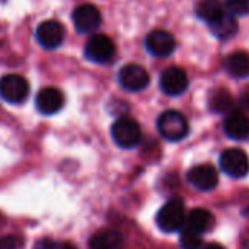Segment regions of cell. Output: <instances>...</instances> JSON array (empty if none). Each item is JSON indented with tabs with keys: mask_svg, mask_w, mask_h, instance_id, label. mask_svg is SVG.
<instances>
[{
	"mask_svg": "<svg viewBox=\"0 0 249 249\" xmlns=\"http://www.w3.org/2000/svg\"><path fill=\"white\" fill-rule=\"evenodd\" d=\"M157 128L160 135L172 142L183 140L189 132L186 117L176 110H167L161 113L157 120Z\"/></svg>",
	"mask_w": 249,
	"mask_h": 249,
	"instance_id": "cell-1",
	"label": "cell"
},
{
	"mask_svg": "<svg viewBox=\"0 0 249 249\" xmlns=\"http://www.w3.org/2000/svg\"><path fill=\"white\" fill-rule=\"evenodd\" d=\"M185 220V204L179 196L169 199L157 213V226L166 233L182 230Z\"/></svg>",
	"mask_w": 249,
	"mask_h": 249,
	"instance_id": "cell-2",
	"label": "cell"
},
{
	"mask_svg": "<svg viewBox=\"0 0 249 249\" xmlns=\"http://www.w3.org/2000/svg\"><path fill=\"white\" fill-rule=\"evenodd\" d=\"M113 141L122 148H132L138 145L141 140V126L140 123L131 117H120L111 126Z\"/></svg>",
	"mask_w": 249,
	"mask_h": 249,
	"instance_id": "cell-3",
	"label": "cell"
},
{
	"mask_svg": "<svg viewBox=\"0 0 249 249\" xmlns=\"http://www.w3.org/2000/svg\"><path fill=\"white\" fill-rule=\"evenodd\" d=\"M30 94V84L21 75H5L0 79V97L11 104H21Z\"/></svg>",
	"mask_w": 249,
	"mask_h": 249,
	"instance_id": "cell-4",
	"label": "cell"
},
{
	"mask_svg": "<svg viewBox=\"0 0 249 249\" xmlns=\"http://www.w3.org/2000/svg\"><path fill=\"white\" fill-rule=\"evenodd\" d=\"M84 54L94 63H107L114 56V44L110 37L104 34H95L87 41Z\"/></svg>",
	"mask_w": 249,
	"mask_h": 249,
	"instance_id": "cell-5",
	"label": "cell"
},
{
	"mask_svg": "<svg viewBox=\"0 0 249 249\" xmlns=\"http://www.w3.org/2000/svg\"><path fill=\"white\" fill-rule=\"evenodd\" d=\"M220 166L226 175L236 179L245 178L249 173V159L239 148L226 150L220 157Z\"/></svg>",
	"mask_w": 249,
	"mask_h": 249,
	"instance_id": "cell-6",
	"label": "cell"
},
{
	"mask_svg": "<svg viewBox=\"0 0 249 249\" xmlns=\"http://www.w3.org/2000/svg\"><path fill=\"white\" fill-rule=\"evenodd\" d=\"M119 84L128 91L137 92L148 87L150 84V75L148 72L137 65V63H129L124 65L120 72H119Z\"/></svg>",
	"mask_w": 249,
	"mask_h": 249,
	"instance_id": "cell-7",
	"label": "cell"
},
{
	"mask_svg": "<svg viewBox=\"0 0 249 249\" xmlns=\"http://www.w3.org/2000/svg\"><path fill=\"white\" fill-rule=\"evenodd\" d=\"M72 19H73V25L78 33L89 34V33H94L98 30V27L101 24V14L94 5L85 3V5L78 6L73 11Z\"/></svg>",
	"mask_w": 249,
	"mask_h": 249,
	"instance_id": "cell-8",
	"label": "cell"
},
{
	"mask_svg": "<svg viewBox=\"0 0 249 249\" xmlns=\"http://www.w3.org/2000/svg\"><path fill=\"white\" fill-rule=\"evenodd\" d=\"M188 85H189V79H188L186 72L178 66L167 68L160 76L161 91L167 95H172V97L183 94L186 91Z\"/></svg>",
	"mask_w": 249,
	"mask_h": 249,
	"instance_id": "cell-9",
	"label": "cell"
},
{
	"mask_svg": "<svg viewBox=\"0 0 249 249\" xmlns=\"http://www.w3.org/2000/svg\"><path fill=\"white\" fill-rule=\"evenodd\" d=\"M147 50L157 57H166L172 54L176 49L175 37L164 30H154L145 38Z\"/></svg>",
	"mask_w": 249,
	"mask_h": 249,
	"instance_id": "cell-10",
	"label": "cell"
},
{
	"mask_svg": "<svg viewBox=\"0 0 249 249\" xmlns=\"http://www.w3.org/2000/svg\"><path fill=\"white\" fill-rule=\"evenodd\" d=\"M65 37V28L57 21H44L36 30V38L44 49H56L62 44Z\"/></svg>",
	"mask_w": 249,
	"mask_h": 249,
	"instance_id": "cell-11",
	"label": "cell"
},
{
	"mask_svg": "<svg viewBox=\"0 0 249 249\" xmlns=\"http://www.w3.org/2000/svg\"><path fill=\"white\" fill-rule=\"evenodd\" d=\"M188 182L198 191H213L218 183V173L210 164L195 166L188 172Z\"/></svg>",
	"mask_w": 249,
	"mask_h": 249,
	"instance_id": "cell-12",
	"label": "cell"
},
{
	"mask_svg": "<svg viewBox=\"0 0 249 249\" xmlns=\"http://www.w3.org/2000/svg\"><path fill=\"white\" fill-rule=\"evenodd\" d=\"M65 98L63 94L53 87L43 88L36 98V107L41 114H54L63 107Z\"/></svg>",
	"mask_w": 249,
	"mask_h": 249,
	"instance_id": "cell-13",
	"label": "cell"
},
{
	"mask_svg": "<svg viewBox=\"0 0 249 249\" xmlns=\"http://www.w3.org/2000/svg\"><path fill=\"white\" fill-rule=\"evenodd\" d=\"M224 132L231 140H245L249 135V119L240 111H233L224 120Z\"/></svg>",
	"mask_w": 249,
	"mask_h": 249,
	"instance_id": "cell-14",
	"label": "cell"
},
{
	"mask_svg": "<svg viewBox=\"0 0 249 249\" xmlns=\"http://www.w3.org/2000/svg\"><path fill=\"white\" fill-rule=\"evenodd\" d=\"M208 27H210L211 34L220 40H227L237 33V21L234 19V17L231 14H229L226 11L220 18H217L214 22L208 24Z\"/></svg>",
	"mask_w": 249,
	"mask_h": 249,
	"instance_id": "cell-15",
	"label": "cell"
},
{
	"mask_svg": "<svg viewBox=\"0 0 249 249\" xmlns=\"http://www.w3.org/2000/svg\"><path fill=\"white\" fill-rule=\"evenodd\" d=\"M226 72L233 78H245L249 75V54L245 52H234L224 60Z\"/></svg>",
	"mask_w": 249,
	"mask_h": 249,
	"instance_id": "cell-16",
	"label": "cell"
},
{
	"mask_svg": "<svg viewBox=\"0 0 249 249\" xmlns=\"http://www.w3.org/2000/svg\"><path fill=\"white\" fill-rule=\"evenodd\" d=\"M185 221H186L185 227L202 234L204 231L211 229V226L214 223V218H213L210 211H207L204 208H195V210H192L189 213V215H188V218Z\"/></svg>",
	"mask_w": 249,
	"mask_h": 249,
	"instance_id": "cell-17",
	"label": "cell"
},
{
	"mask_svg": "<svg viewBox=\"0 0 249 249\" xmlns=\"http://www.w3.org/2000/svg\"><path fill=\"white\" fill-rule=\"evenodd\" d=\"M123 239L119 231L104 230L97 233L89 243V249H122Z\"/></svg>",
	"mask_w": 249,
	"mask_h": 249,
	"instance_id": "cell-18",
	"label": "cell"
},
{
	"mask_svg": "<svg viewBox=\"0 0 249 249\" xmlns=\"http://www.w3.org/2000/svg\"><path fill=\"white\" fill-rule=\"evenodd\" d=\"M224 14V9L220 3V0H201L196 5V15L199 19L205 21L207 24L214 22Z\"/></svg>",
	"mask_w": 249,
	"mask_h": 249,
	"instance_id": "cell-19",
	"label": "cell"
},
{
	"mask_svg": "<svg viewBox=\"0 0 249 249\" xmlns=\"http://www.w3.org/2000/svg\"><path fill=\"white\" fill-rule=\"evenodd\" d=\"M231 104H233V100H231L230 92L223 88L215 89L210 97V107L213 111L223 113V111L229 110L231 107Z\"/></svg>",
	"mask_w": 249,
	"mask_h": 249,
	"instance_id": "cell-20",
	"label": "cell"
},
{
	"mask_svg": "<svg viewBox=\"0 0 249 249\" xmlns=\"http://www.w3.org/2000/svg\"><path fill=\"white\" fill-rule=\"evenodd\" d=\"M180 245L183 249H199L202 245V236L188 227H183L180 233Z\"/></svg>",
	"mask_w": 249,
	"mask_h": 249,
	"instance_id": "cell-21",
	"label": "cell"
},
{
	"mask_svg": "<svg viewBox=\"0 0 249 249\" xmlns=\"http://www.w3.org/2000/svg\"><path fill=\"white\" fill-rule=\"evenodd\" d=\"M226 8L231 15L245 17L249 15V0H226Z\"/></svg>",
	"mask_w": 249,
	"mask_h": 249,
	"instance_id": "cell-22",
	"label": "cell"
},
{
	"mask_svg": "<svg viewBox=\"0 0 249 249\" xmlns=\"http://www.w3.org/2000/svg\"><path fill=\"white\" fill-rule=\"evenodd\" d=\"M18 248V239L15 236H3L0 237V249H17Z\"/></svg>",
	"mask_w": 249,
	"mask_h": 249,
	"instance_id": "cell-23",
	"label": "cell"
},
{
	"mask_svg": "<svg viewBox=\"0 0 249 249\" xmlns=\"http://www.w3.org/2000/svg\"><path fill=\"white\" fill-rule=\"evenodd\" d=\"M56 248H57V245L49 237H43V239L37 240L36 246H34V249H56Z\"/></svg>",
	"mask_w": 249,
	"mask_h": 249,
	"instance_id": "cell-24",
	"label": "cell"
},
{
	"mask_svg": "<svg viewBox=\"0 0 249 249\" xmlns=\"http://www.w3.org/2000/svg\"><path fill=\"white\" fill-rule=\"evenodd\" d=\"M240 103L245 108H249V88H246L242 94H240Z\"/></svg>",
	"mask_w": 249,
	"mask_h": 249,
	"instance_id": "cell-25",
	"label": "cell"
},
{
	"mask_svg": "<svg viewBox=\"0 0 249 249\" xmlns=\"http://www.w3.org/2000/svg\"><path fill=\"white\" fill-rule=\"evenodd\" d=\"M205 249H224L223 246H220L218 243H211V245H208Z\"/></svg>",
	"mask_w": 249,
	"mask_h": 249,
	"instance_id": "cell-26",
	"label": "cell"
},
{
	"mask_svg": "<svg viewBox=\"0 0 249 249\" xmlns=\"http://www.w3.org/2000/svg\"><path fill=\"white\" fill-rule=\"evenodd\" d=\"M63 249H75V248H73L72 245H68V243H66V245H63Z\"/></svg>",
	"mask_w": 249,
	"mask_h": 249,
	"instance_id": "cell-27",
	"label": "cell"
},
{
	"mask_svg": "<svg viewBox=\"0 0 249 249\" xmlns=\"http://www.w3.org/2000/svg\"><path fill=\"white\" fill-rule=\"evenodd\" d=\"M243 214H245V215H246V217L249 218V208H246V210L243 211Z\"/></svg>",
	"mask_w": 249,
	"mask_h": 249,
	"instance_id": "cell-28",
	"label": "cell"
}]
</instances>
